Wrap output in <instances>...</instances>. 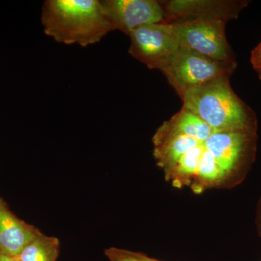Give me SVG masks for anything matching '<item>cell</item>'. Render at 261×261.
Returning a JSON list of instances; mask_svg holds the SVG:
<instances>
[{"label":"cell","instance_id":"obj_14","mask_svg":"<svg viewBox=\"0 0 261 261\" xmlns=\"http://www.w3.org/2000/svg\"><path fill=\"white\" fill-rule=\"evenodd\" d=\"M0 261H18L15 257L8 256L0 252Z\"/></svg>","mask_w":261,"mask_h":261},{"label":"cell","instance_id":"obj_9","mask_svg":"<svg viewBox=\"0 0 261 261\" xmlns=\"http://www.w3.org/2000/svg\"><path fill=\"white\" fill-rule=\"evenodd\" d=\"M41 231L19 219L0 197V252L17 258Z\"/></svg>","mask_w":261,"mask_h":261},{"label":"cell","instance_id":"obj_2","mask_svg":"<svg viewBox=\"0 0 261 261\" xmlns=\"http://www.w3.org/2000/svg\"><path fill=\"white\" fill-rule=\"evenodd\" d=\"M41 22L44 33L57 42L84 47L113 31L99 0H47Z\"/></svg>","mask_w":261,"mask_h":261},{"label":"cell","instance_id":"obj_7","mask_svg":"<svg viewBox=\"0 0 261 261\" xmlns=\"http://www.w3.org/2000/svg\"><path fill=\"white\" fill-rule=\"evenodd\" d=\"M164 23L192 20H235L250 4L247 0H167L159 1Z\"/></svg>","mask_w":261,"mask_h":261},{"label":"cell","instance_id":"obj_3","mask_svg":"<svg viewBox=\"0 0 261 261\" xmlns=\"http://www.w3.org/2000/svg\"><path fill=\"white\" fill-rule=\"evenodd\" d=\"M230 76L196 87L181 97L183 108L195 113L214 130L257 132L256 113L237 95Z\"/></svg>","mask_w":261,"mask_h":261},{"label":"cell","instance_id":"obj_16","mask_svg":"<svg viewBox=\"0 0 261 261\" xmlns=\"http://www.w3.org/2000/svg\"><path fill=\"white\" fill-rule=\"evenodd\" d=\"M148 259L149 261H163V260H158V259L155 258H152V257H150L148 256Z\"/></svg>","mask_w":261,"mask_h":261},{"label":"cell","instance_id":"obj_10","mask_svg":"<svg viewBox=\"0 0 261 261\" xmlns=\"http://www.w3.org/2000/svg\"><path fill=\"white\" fill-rule=\"evenodd\" d=\"M60 252L58 238L40 232L22 250L18 261H57Z\"/></svg>","mask_w":261,"mask_h":261},{"label":"cell","instance_id":"obj_8","mask_svg":"<svg viewBox=\"0 0 261 261\" xmlns=\"http://www.w3.org/2000/svg\"><path fill=\"white\" fill-rule=\"evenodd\" d=\"M101 4L112 30L127 35L144 25L164 23L162 7L156 0H104Z\"/></svg>","mask_w":261,"mask_h":261},{"label":"cell","instance_id":"obj_5","mask_svg":"<svg viewBox=\"0 0 261 261\" xmlns=\"http://www.w3.org/2000/svg\"><path fill=\"white\" fill-rule=\"evenodd\" d=\"M170 24L172 25L179 47L214 61L237 64L234 53L226 39V22L192 20Z\"/></svg>","mask_w":261,"mask_h":261},{"label":"cell","instance_id":"obj_6","mask_svg":"<svg viewBox=\"0 0 261 261\" xmlns=\"http://www.w3.org/2000/svg\"><path fill=\"white\" fill-rule=\"evenodd\" d=\"M129 53L149 69L161 70L179 44L171 24H149L129 34Z\"/></svg>","mask_w":261,"mask_h":261},{"label":"cell","instance_id":"obj_4","mask_svg":"<svg viewBox=\"0 0 261 261\" xmlns=\"http://www.w3.org/2000/svg\"><path fill=\"white\" fill-rule=\"evenodd\" d=\"M238 64L223 63L179 47L161 69L180 97L190 89L232 75Z\"/></svg>","mask_w":261,"mask_h":261},{"label":"cell","instance_id":"obj_15","mask_svg":"<svg viewBox=\"0 0 261 261\" xmlns=\"http://www.w3.org/2000/svg\"><path fill=\"white\" fill-rule=\"evenodd\" d=\"M255 71L257 72V75H258L259 79H260L261 82V68H259V69L255 70Z\"/></svg>","mask_w":261,"mask_h":261},{"label":"cell","instance_id":"obj_12","mask_svg":"<svg viewBox=\"0 0 261 261\" xmlns=\"http://www.w3.org/2000/svg\"><path fill=\"white\" fill-rule=\"evenodd\" d=\"M250 63L255 70L261 68V42L252 51Z\"/></svg>","mask_w":261,"mask_h":261},{"label":"cell","instance_id":"obj_1","mask_svg":"<svg viewBox=\"0 0 261 261\" xmlns=\"http://www.w3.org/2000/svg\"><path fill=\"white\" fill-rule=\"evenodd\" d=\"M160 168L173 187H187L197 195L212 189L233 188L248 174L234 136L219 130L202 138L174 130L165 143Z\"/></svg>","mask_w":261,"mask_h":261},{"label":"cell","instance_id":"obj_11","mask_svg":"<svg viewBox=\"0 0 261 261\" xmlns=\"http://www.w3.org/2000/svg\"><path fill=\"white\" fill-rule=\"evenodd\" d=\"M104 254L109 261H149L148 256L142 252L130 251L117 247L106 249Z\"/></svg>","mask_w":261,"mask_h":261},{"label":"cell","instance_id":"obj_13","mask_svg":"<svg viewBox=\"0 0 261 261\" xmlns=\"http://www.w3.org/2000/svg\"><path fill=\"white\" fill-rule=\"evenodd\" d=\"M255 224H256L257 231L259 236L261 238V199L257 205L256 219H255Z\"/></svg>","mask_w":261,"mask_h":261}]
</instances>
